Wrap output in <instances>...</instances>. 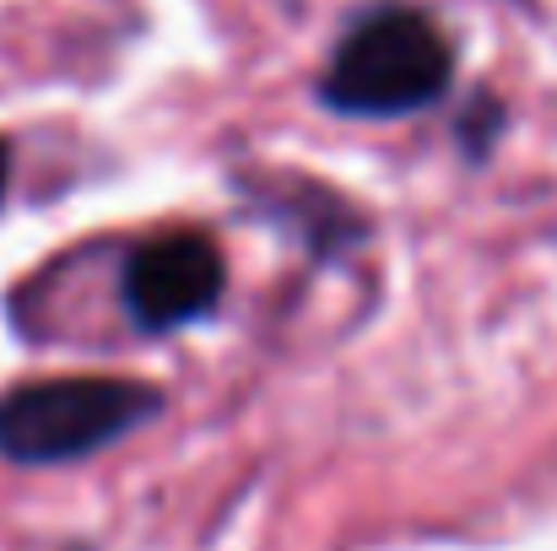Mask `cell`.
Returning <instances> with one entry per match:
<instances>
[{
    "mask_svg": "<svg viewBox=\"0 0 557 551\" xmlns=\"http://www.w3.org/2000/svg\"><path fill=\"white\" fill-rule=\"evenodd\" d=\"M455 76L449 38L417 11H379L358 22L325 65V103L358 120H395L428 109Z\"/></svg>",
    "mask_w": 557,
    "mask_h": 551,
    "instance_id": "6da1fadb",
    "label": "cell"
},
{
    "mask_svg": "<svg viewBox=\"0 0 557 551\" xmlns=\"http://www.w3.org/2000/svg\"><path fill=\"white\" fill-rule=\"evenodd\" d=\"M222 287H227V265L216 243L200 233H169L136 249L125 265V309L141 330H180L211 314Z\"/></svg>",
    "mask_w": 557,
    "mask_h": 551,
    "instance_id": "3957f363",
    "label": "cell"
},
{
    "mask_svg": "<svg viewBox=\"0 0 557 551\" xmlns=\"http://www.w3.org/2000/svg\"><path fill=\"white\" fill-rule=\"evenodd\" d=\"M5 174H11V158H5V141H0V195H5Z\"/></svg>",
    "mask_w": 557,
    "mask_h": 551,
    "instance_id": "277c9868",
    "label": "cell"
},
{
    "mask_svg": "<svg viewBox=\"0 0 557 551\" xmlns=\"http://www.w3.org/2000/svg\"><path fill=\"white\" fill-rule=\"evenodd\" d=\"M163 411V395L136 378H38L0 395V454L16 465L82 460Z\"/></svg>",
    "mask_w": 557,
    "mask_h": 551,
    "instance_id": "7a4b0ae2",
    "label": "cell"
}]
</instances>
